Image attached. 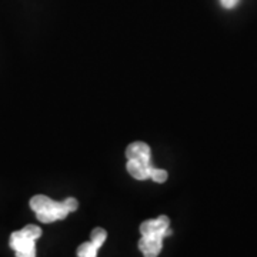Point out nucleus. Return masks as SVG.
<instances>
[{
	"label": "nucleus",
	"mask_w": 257,
	"mask_h": 257,
	"mask_svg": "<svg viewBox=\"0 0 257 257\" xmlns=\"http://www.w3.org/2000/svg\"><path fill=\"white\" fill-rule=\"evenodd\" d=\"M127 157V172L136 180H147L152 179L156 183H165L167 180V172L157 169L152 165L150 160V147L143 142H135L128 145L126 149Z\"/></svg>",
	"instance_id": "obj_1"
},
{
	"label": "nucleus",
	"mask_w": 257,
	"mask_h": 257,
	"mask_svg": "<svg viewBox=\"0 0 257 257\" xmlns=\"http://www.w3.org/2000/svg\"><path fill=\"white\" fill-rule=\"evenodd\" d=\"M139 250L145 257H157L163 248V239L172 234L170 219L167 216H159L157 219L143 221L140 224Z\"/></svg>",
	"instance_id": "obj_2"
},
{
	"label": "nucleus",
	"mask_w": 257,
	"mask_h": 257,
	"mask_svg": "<svg viewBox=\"0 0 257 257\" xmlns=\"http://www.w3.org/2000/svg\"><path fill=\"white\" fill-rule=\"evenodd\" d=\"M79 203L73 197H69L63 202H55L50 197L37 194L30 200V209L35 211L37 220L42 223H53L57 220H63L69 213L77 210Z\"/></svg>",
	"instance_id": "obj_3"
},
{
	"label": "nucleus",
	"mask_w": 257,
	"mask_h": 257,
	"mask_svg": "<svg viewBox=\"0 0 257 257\" xmlns=\"http://www.w3.org/2000/svg\"><path fill=\"white\" fill-rule=\"evenodd\" d=\"M42 233L36 224H28L22 230L13 231L9 240L10 248L16 257H36V240L42 237Z\"/></svg>",
	"instance_id": "obj_4"
},
{
	"label": "nucleus",
	"mask_w": 257,
	"mask_h": 257,
	"mask_svg": "<svg viewBox=\"0 0 257 257\" xmlns=\"http://www.w3.org/2000/svg\"><path fill=\"white\" fill-rule=\"evenodd\" d=\"M106 237H107V233L104 229L97 227L93 230L90 241H84L77 248V257H97L99 248L106 241Z\"/></svg>",
	"instance_id": "obj_5"
},
{
	"label": "nucleus",
	"mask_w": 257,
	"mask_h": 257,
	"mask_svg": "<svg viewBox=\"0 0 257 257\" xmlns=\"http://www.w3.org/2000/svg\"><path fill=\"white\" fill-rule=\"evenodd\" d=\"M237 3H239V0H221V6L226 9H233Z\"/></svg>",
	"instance_id": "obj_6"
}]
</instances>
